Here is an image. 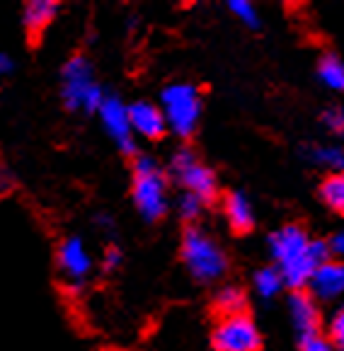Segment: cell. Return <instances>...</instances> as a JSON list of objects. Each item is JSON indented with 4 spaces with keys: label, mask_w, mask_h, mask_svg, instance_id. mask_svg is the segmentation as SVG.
Returning <instances> with one entry per match:
<instances>
[{
    "label": "cell",
    "mask_w": 344,
    "mask_h": 351,
    "mask_svg": "<svg viewBox=\"0 0 344 351\" xmlns=\"http://www.w3.org/2000/svg\"><path fill=\"white\" fill-rule=\"evenodd\" d=\"M308 155L315 165H323V167H330V170L344 172V150L332 148V145H315V148H310Z\"/></svg>",
    "instance_id": "19"
},
{
    "label": "cell",
    "mask_w": 344,
    "mask_h": 351,
    "mask_svg": "<svg viewBox=\"0 0 344 351\" xmlns=\"http://www.w3.org/2000/svg\"><path fill=\"white\" fill-rule=\"evenodd\" d=\"M320 197L334 213L344 216V172H334L320 186Z\"/></svg>",
    "instance_id": "16"
},
{
    "label": "cell",
    "mask_w": 344,
    "mask_h": 351,
    "mask_svg": "<svg viewBox=\"0 0 344 351\" xmlns=\"http://www.w3.org/2000/svg\"><path fill=\"white\" fill-rule=\"evenodd\" d=\"M10 71H12L10 56H5V53H0V73H10Z\"/></svg>",
    "instance_id": "28"
},
{
    "label": "cell",
    "mask_w": 344,
    "mask_h": 351,
    "mask_svg": "<svg viewBox=\"0 0 344 351\" xmlns=\"http://www.w3.org/2000/svg\"><path fill=\"white\" fill-rule=\"evenodd\" d=\"M330 341L337 351H344V308L337 310V315L330 322Z\"/></svg>",
    "instance_id": "22"
},
{
    "label": "cell",
    "mask_w": 344,
    "mask_h": 351,
    "mask_svg": "<svg viewBox=\"0 0 344 351\" xmlns=\"http://www.w3.org/2000/svg\"><path fill=\"white\" fill-rule=\"evenodd\" d=\"M228 8H231V12L245 27H250V29H257V27H260V15H257V10H255L252 3H247V0H231Z\"/></svg>",
    "instance_id": "20"
},
{
    "label": "cell",
    "mask_w": 344,
    "mask_h": 351,
    "mask_svg": "<svg viewBox=\"0 0 344 351\" xmlns=\"http://www.w3.org/2000/svg\"><path fill=\"white\" fill-rule=\"evenodd\" d=\"M58 3L54 0H32L25 5V29L30 32V39H39V34L51 25L56 17Z\"/></svg>",
    "instance_id": "14"
},
{
    "label": "cell",
    "mask_w": 344,
    "mask_h": 351,
    "mask_svg": "<svg viewBox=\"0 0 344 351\" xmlns=\"http://www.w3.org/2000/svg\"><path fill=\"white\" fill-rule=\"evenodd\" d=\"M172 175L185 186V194H194V197L201 199L204 204L216 199V191H218L216 175H214L192 150L185 148L172 158Z\"/></svg>",
    "instance_id": "6"
},
{
    "label": "cell",
    "mask_w": 344,
    "mask_h": 351,
    "mask_svg": "<svg viewBox=\"0 0 344 351\" xmlns=\"http://www.w3.org/2000/svg\"><path fill=\"white\" fill-rule=\"evenodd\" d=\"M56 262L61 276L71 286H80L82 281L88 279L90 269H93V259H90V254L85 252V247H82V243L78 238L63 240L56 252Z\"/></svg>",
    "instance_id": "8"
},
{
    "label": "cell",
    "mask_w": 344,
    "mask_h": 351,
    "mask_svg": "<svg viewBox=\"0 0 344 351\" xmlns=\"http://www.w3.org/2000/svg\"><path fill=\"white\" fill-rule=\"evenodd\" d=\"M269 252L284 284L291 289L310 286L313 274L328 262V245L318 243L301 226H284L269 238Z\"/></svg>",
    "instance_id": "1"
},
{
    "label": "cell",
    "mask_w": 344,
    "mask_h": 351,
    "mask_svg": "<svg viewBox=\"0 0 344 351\" xmlns=\"http://www.w3.org/2000/svg\"><path fill=\"white\" fill-rule=\"evenodd\" d=\"M63 99L68 109H85L98 112L104 95L93 77V66L88 58L76 56L63 68Z\"/></svg>",
    "instance_id": "4"
},
{
    "label": "cell",
    "mask_w": 344,
    "mask_h": 351,
    "mask_svg": "<svg viewBox=\"0 0 344 351\" xmlns=\"http://www.w3.org/2000/svg\"><path fill=\"white\" fill-rule=\"evenodd\" d=\"M323 121L332 134L344 136V109H339V107L328 109V112L323 114Z\"/></svg>",
    "instance_id": "23"
},
{
    "label": "cell",
    "mask_w": 344,
    "mask_h": 351,
    "mask_svg": "<svg viewBox=\"0 0 344 351\" xmlns=\"http://www.w3.org/2000/svg\"><path fill=\"white\" fill-rule=\"evenodd\" d=\"M128 119H131L134 134L144 136V138H160L168 126L165 114L150 102H136L134 107H128Z\"/></svg>",
    "instance_id": "12"
},
{
    "label": "cell",
    "mask_w": 344,
    "mask_h": 351,
    "mask_svg": "<svg viewBox=\"0 0 344 351\" xmlns=\"http://www.w3.org/2000/svg\"><path fill=\"white\" fill-rule=\"evenodd\" d=\"M119 262H122V252L117 247H109L104 252V269H117Z\"/></svg>",
    "instance_id": "26"
},
{
    "label": "cell",
    "mask_w": 344,
    "mask_h": 351,
    "mask_svg": "<svg viewBox=\"0 0 344 351\" xmlns=\"http://www.w3.org/2000/svg\"><path fill=\"white\" fill-rule=\"evenodd\" d=\"M328 250H330V252L337 254V257H344V230L337 232V235H334V238L330 240Z\"/></svg>",
    "instance_id": "27"
},
{
    "label": "cell",
    "mask_w": 344,
    "mask_h": 351,
    "mask_svg": "<svg viewBox=\"0 0 344 351\" xmlns=\"http://www.w3.org/2000/svg\"><path fill=\"white\" fill-rule=\"evenodd\" d=\"M255 289L262 298H274L284 289V276L277 267H264L255 274Z\"/></svg>",
    "instance_id": "17"
},
{
    "label": "cell",
    "mask_w": 344,
    "mask_h": 351,
    "mask_svg": "<svg viewBox=\"0 0 344 351\" xmlns=\"http://www.w3.org/2000/svg\"><path fill=\"white\" fill-rule=\"evenodd\" d=\"M310 289H313V295H318L323 300H332L344 295V262L328 259L313 274Z\"/></svg>",
    "instance_id": "11"
},
{
    "label": "cell",
    "mask_w": 344,
    "mask_h": 351,
    "mask_svg": "<svg viewBox=\"0 0 344 351\" xmlns=\"http://www.w3.org/2000/svg\"><path fill=\"white\" fill-rule=\"evenodd\" d=\"M165 121L177 136L190 138L201 117V99L192 85H170L163 93Z\"/></svg>",
    "instance_id": "5"
},
{
    "label": "cell",
    "mask_w": 344,
    "mask_h": 351,
    "mask_svg": "<svg viewBox=\"0 0 344 351\" xmlns=\"http://www.w3.org/2000/svg\"><path fill=\"white\" fill-rule=\"evenodd\" d=\"M182 262L190 269V274L201 284L221 279L228 269L223 250L199 228H187L182 235Z\"/></svg>",
    "instance_id": "2"
},
{
    "label": "cell",
    "mask_w": 344,
    "mask_h": 351,
    "mask_svg": "<svg viewBox=\"0 0 344 351\" xmlns=\"http://www.w3.org/2000/svg\"><path fill=\"white\" fill-rule=\"evenodd\" d=\"M216 310L221 313V317L245 313V293L240 289H236V286H226L216 295Z\"/></svg>",
    "instance_id": "18"
},
{
    "label": "cell",
    "mask_w": 344,
    "mask_h": 351,
    "mask_svg": "<svg viewBox=\"0 0 344 351\" xmlns=\"http://www.w3.org/2000/svg\"><path fill=\"white\" fill-rule=\"evenodd\" d=\"M223 211H226V218H228V223H231L233 232L245 235V232H250L252 228H255V213H252V206H250V202H247V197L240 194V191H231V194H228L226 204H223Z\"/></svg>",
    "instance_id": "13"
},
{
    "label": "cell",
    "mask_w": 344,
    "mask_h": 351,
    "mask_svg": "<svg viewBox=\"0 0 344 351\" xmlns=\"http://www.w3.org/2000/svg\"><path fill=\"white\" fill-rule=\"evenodd\" d=\"M12 186H15L12 172H10V167L5 165V160H3V155H0V199L8 197L12 191Z\"/></svg>",
    "instance_id": "25"
},
{
    "label": "cell",
    "mask_w": 344,
    "mask_h": 351,
    "mask_svg": "<svg viewBox=\"0 0 344 351\" xmlns=\"http://www.w3.org/2000/svg\"><path fill=\"white\" fill-rule=\"evenodd\" d=\"M201 208H204V202L196 199L194 194H182L180 199V216L185 218L187 223H194L196 218L201 216Z\"/></svg>",
    "instance_id": "21"
},
{
    "label": "cell",
    "mask_w": 344,
    "mask_h": 351,
    "mask_svg": "<svg viewBox=\"0 0 344 351\" xmlns=\"http://www.w3.org/2000/svg\"><path fill=\"white\" fill-rule=\"evenodd\" d=\"M288 313H291L293 330L298 332L301 341L320 335L318 332L320 330V310L310 293L296 291V293L291 295V300H288Z\"/></svg>",
    "instance_id": "10"
},
{
    "label": "cell",
    "mask_w": 344,
    "mask_h": 351,
    "mask_svg": "<svg viewBox=\"0 0 344 351\" xmlns=\"http://www.w3.org/2000/svg\"><path fill=\"white\" fill-rule=\"evenodd\" d=\"M98 112L119 148L131 153L134 150V129H131V119H128V107H124L117 97H104Z\"/></svg>",
    "instance_id": "9"
},
{
    "label": "cell",
    "mask_w": 344,
    "mask_h": 351,
    "mask_svg": "<svg viewBox=\"0 0 344 351\" xmlns=\"http://www.w3.org/2000/svg\"><path fill=\"white\" fill-rule=\"evenodd\" d=\"M318 75L328 88L344 93V61L334 53H325L318 63Z\"/></svg>",
    "instance_id": "15"
},
{
    "label": "cell",
    "mask_w": 344,
    "mask_h": 351,
    "mask_svg": "<svg viewBox=\"0 0 344 351\" xmlns=\"http://www.w3.org/2000/svg\"><path fill=\"white\" fill-rule=\"evenodd\" d=\"M260 330L247 313L218 317L214 327V349L216 351H260Z\"/></svg>",
    "instance_id": "7"
},
{
    "label": "cell",
    "mask_w": 344,
    "mask_h": 351,
    "mask_svg": "<svg viewBox=\"0 0 344 351\" xmlns=\"http://www.w3.org/2000/svg\"><path fill=\"white\" fill-rule=\"evenodd\" d=\"M136 208L146 221H158L168 208L165 199V175L150 158H139L134 162V186H131Z\"/></svg>",
    "instance_id": "3"
},
{
    "label": "cell",
    "mask_w": 344,
    "mask_h": 351,
    "mask_svg": "<svg viewBox=\"0 0 344 351\" xmlns=\"http://www.w3.org/2000/svg\"><path fill=\"white\" fill-rule=\"evenodd\" d=\"M298 351H334V346H332V341H330V339L315 335V337H310V339L301 341V349H298Z\"/></svg>",
    "instance_id": "24"
}]
</instances>
